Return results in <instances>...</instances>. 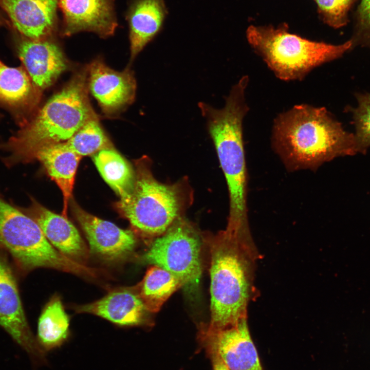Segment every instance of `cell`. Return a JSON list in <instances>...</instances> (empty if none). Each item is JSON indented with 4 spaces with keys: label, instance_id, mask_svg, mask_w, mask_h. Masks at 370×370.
<instances>
[{
    "label": "cell",
    "instance_id": "1",
    "mask_svg": "<svg viewBox=\"0 0 370 370\" xmlns=\"http://www.w3.org/2000/svg\"><path fill=\"white\" fill-rule=\"evenodd\" d=\"M203 239L210 253V329H221L247 318L257 295L255 273L259 253L252 235L227 229Z\"/></svg>",
    "mask_w": 370,
    "mask_h": 370
},
{
    "label": "cell",
    "instance_id": "2",
    "mask_svg": "<svg viewBox=\"0 0 370 370\" xmlns=\"http://www.w3.org/2000/svg\"><path fill=\"white\" fill-rule=\"evenodd\" d=\"M271 145L289 172L317 171L335 158L359 152L355 136L324 107L296 105L274 120Z\"/></svg>",
    "mask_w": 370,
    "mask_h": 370
},
{
    "label": "cell",
    "instance_id": "3",
    "mask_svg": "<svg viewBox=\"0 0 370 370\" xmlns=\"http://www.w3.org/2000/svg\"><path fill=\"white\" fill-rule=\"evenodd\" d=\"M247 86L243 81L235 84L221 109L202 102L198 104L202 116L206 119L207 129L228 187L229 212L226 228L242 232H251L243 128L244 118L249 110L245 98Z\"/></svg>",
    "mask_w": 370,
    "mask_h": 370
},
{
    "label": "cell",
    "instance_id": "4",
    "mask_svg": "<svg viewBox=\"0 0 370 370\" xmlns=\"http://www.w3.org/2000/svg\"><path fill=\"white\" fill-rule=\"evenodd\" d=\"M85 75L73 78L10 139L5 146L10 154L5 160L8 164L33 160L39 149L66 141L96 118L88 100Z\"/></svg>",
    "mask_w": 370,
    "mask_h": 370
},
{
    "label": "cell",
    "instance_id": "5",
    "mask_svg": "<svg viewBox=\"0 0 370 370\" xmlns=\"http://www.w3.org/2000/svg\"><path fill=\"white\" fill-rule=\"evenodd\" d=\"M248 42L279 79L301 80L311 70L342 56L353 45L351 40L332 45L311 41L289 31L287 24L250 25Z\"/></svg>",
    "mask_w": 370,
    "mask_h": 370
},
{
    "label": "cell",
    "instance_id": "6",
    "mask_svg": "<svg viewBox=\"0 0 370 370\" xmlns=\"http://www.w3.org/2000/svg\"><path fill=\"white\" fill-rule=\"evenodd\" d=\"M135 181L129 198L117 207L133 228L146 238L164 233L182 216L190 199L185 180L165 184L153 175L151 162L143 157L135 163Z\"/></svg>",
    "mask_w": 370,
    "mask_h": 370
},
{
    "label": "cell",
    "instance_id": "7",
    "mask_svg": "<svg viewBox=\"0 0 370 370\" xmlns=\"http://www.w3.org/2000/svg\"><path fill=\"white\" fill-rule=\"evenodd\" d=\"M0 249L7 251L25 271L47 267L88 277L94 273V268L57 250L31 216L1 197Z\"/></svg>",
    "mask_w": 370,
    "mask_h": 370
},
{
    "label": "cell",
    "instance_id": "8",
    "mask_svg": "<svg viewBox=\"0 0 370 370\" xmlns=\"http://www.w3.org/2000/svg\"><path fill=\"white\" fill-rule=\"evenodd\" d=\"M203 242L197 229L181 216L153 240L143 259L171 272L184 285H194L202 272Z\"/></svg>",
    "mask_w": 370,
    "mask_h": 370
},
{
    "label": "cell",
    "instance_id": "9",
    "mask_svg": "<svg viewBox=\"0 0 370 370\" xmlns=\"http://www.w3.org/2000/svg\"><path fill=\"white\" fill-rule=\"evenodd\" d=\"M0 327L28 354L33 367L46 365V353L34 337L26 319L15 276L0 249Z\"/></svg>",
    "mask_w": 370,
    "mask_h": 370
},
{
    "label": "cell",
    "instance_id": "10",
    "mask_svg": "<svg viewBox=\"0 0 370 370\" xmlns=\"http://www.w3.org/2000/svg\"><path fill=\"white\" fill-rule=\"evenodd\" d=\"M199 338L206 351H214L230 370H263L250 336L247 318L226 327H201Z\"/></svg>",
    "mask_w": 370,
    "mask_h": 370
},
{
    "label": "cell",
    "instance_id": "11",
    "mask_svg": "<svg viewBox=\"0 0 370 370\" xmlns=\"http://www.w3.org/2000/svg\"><path fill=\"white\" fill-rule=\"evenodd\" d=\"M72 210L92 253L105 261L117 262L124 259L133 251L136 238L133 231L99 218L74 202Z\"/></svg>",
    "mask_w": 370,
    "mask_h": 370
},
{
    "label": "cell",
    "instance_id": "12",
    "mask_svg": "<svg viewBox=\"0 0 370 370\" xmlns=\"http://www.w3.org/2000/svg\"><path fill=\"white\" fill-rule=\"evenodd\" d=\"M58 7L63 36L89 31L105 38L113 34L118 25L114 0H58Z\"/></svg>",
    "mask_w": 370,
    "mask_h": 370
},
{
    "label": "cell",
    "instance_id": "13",
    "mask_svg": "<svg viewBox=\"0 0 370 370\" xmlns=\"http://www.w3.org/2000/svg\"><path fill=\"white\" fill-rule=\"evenodd\" d=\"M88 86L102 110L106 114L120 111L134 101L136 81L132 70L115 71L100 60L89 68Z\"/></svg>",
    "mask_w": 370,
    "mask_h": 370
},
{
    "label": "cell",
    "instance_id": "14",
    "mask_svg": "<svg viewBox=\"0 0 370 370\" xmlns=\"http://www.w3.org/2000/svg\"><path fill=\"white\" fill-rule=\"evenodd\" d=\"M0 7L23 38L46 39L57 29L58 0H0Z\"/></svg>",
    "mask_w": 370,
    "mask_h": 370
},
{
    "label": "cell",
    "instance_id": "15",
    "mask_svg": "<svg viewBox=\"0 0 370 370\" xmlns=\"http://www.w3.org/2000/svg\"><path fill=\"white\" fill-rule=\"evenodd\" d=\"M17 53L38 90L50 86L67 67L61 49L48 38L32 40L22 38L17 44Z\"/></svg>",
    "mask_w": 370,
    "mask_h": 370
},
{
    "label": "cell",
    "instance_id": "16",
    "mask_svg": "<svg viewBox=\"0 0 370 370\" xmlns=\"http://www.w3.org/2000/svg\"><path fill=\"white\" fill-rule=\"evenodd\" d=\"M26 211L57 250L80 264L86 261L88 249L77 229L67 217L50 211L34 200Z\"/></svg>",
    "mask_w": 370,
    "mask_h": 370
},
{
    "label": "cell",
    "instance_id": "17",
    "mask_svg": "<svg viewBox=\"0 0 370 370\" xmlns=\"http://www.w3.org/2000/svg\"><path fill=\"white\" fill-rule=\"evenodd\" d=\"M78 312L92 314L121 326L142 324L147 311L135 288L114 290L98 300L75 307Z\"/></svg>",
    "mask_w": 370,
    "mask_h": 370
},
{
    "label": "cell",
    "instance_id": "18",
    "mask_svg": "<svg viewBox=\"0 0 370 370\" xmlns=\"http://www.w3.org/2000/svg\"><path fill=\"white\" fill-rule=\"evenodd\" d=\"M168 11L164 0H132L126 13L131 61L160 32Z\"/></svg>",
    "mask_w": 370,
    "mask_h": 370
},
{
    "label": "cell",
    "instance_id": "19",
    "mask_svg": "<svg viewBox=\"0 0 370 370\" xmlns=\"http://www.w3.org/2000/svg\"><path fill=\"white\" fill-rule=\"evenodd\" d=\"M81 158L67 147L64 142L43 146L33 156V159L42 163L48 176L60 189L63 196L62 215L66 217Z\"/></svg>",
    "mask_w": 370,
    "mask_h": 370
},
{
    "label": "cell",
    "instance_id": "20",
    "mask_svg": "<svg viewBox=\"0 0 370 370\" xmlns=\"http://www.w3.org/2000/svg\"><path fill=\"white\" fill-rule=\"evenodd\" d=\"M37 90L24 68L9 67L0 60V105L20 118L21 125L36 101Z\"/></svg>",
    "mask_w": 370,
    "mask_h": 370
},
{
    "label": "cell",
    "instance_id": "21",
    "mask_svg": "<svg viewBox=\"0 0 370 370\" xmlns=\"http://www.w3.org/2000/svg\"><path fill=\"white\" fill-rule=\"evenodd\" d=\"M93 160L102 177L119 196V201H126L135 181V170L130 164L112 147L94 154Z\"/></svg>",
    "mask_w": 370,
    "mask_h": 370
},
{
    "label": "cell",
    "instance_id": "22",
    "mask_svg": "<svg viewBox=\"0 0 370 370\" xmlns=\"http://www.w3.org/2000/svg\"><path fill=\"white\" fill-rule=\"evenodd\" d=\"M70 320L61 298L53 297L43 309L38 323L37 341L46 352L61 347L68 340Z\"/></svg>",
    "mask_w": 370,
    "mask_h": 370
},
{
    "label": "cell",
    "instance_id": "23",
    "mask_svg": "<svg viewBox=\"0 0 370 370\" xmlns=\"http://www.w3.org/2000/svg\"><path fill=\"white\" fill-rule=\"evenodd\" d=\"M183 285L182 282L171 272L153 265L135 289L146 310L156 312L175 291Z\"/></svg>",
    "mask_w": 370,
    "mask_h": 370
},
{
    "label": "cell",
    "instance_id": "24",
    "mask_svg": "<svg viewBox=\"0 0 370 370\" xmlns=\"http://www.w3.org/2000/svg\"><path fill=\"white\" fill-rule=\"evenodd\" d=\"M64 143L81 157L94 155L102 150L111 147L110 142L97 118L87 122Z\"/></svg>",
    "mask_w": 370,
    "mask_h": 370
},
{
    "label": "cell",
    "instance_id": "25",
    "mask_svg": "<svg viewBox=\"0 0 370 370\" xmlns=\"http://www.w3.org/2000/svg\"><path fill=\"white\" fill-rule=\"evenodd\" d=\"M321 20L334 28L345 25L347 13L357 0H313Z\"/></svg>",
    "mask_w": 370,
    "mask_h": 370
},
{
    "label": "cell",
    "instance_id": "26",
    "mask_svg": "<svg viewBox=\"0 0 370 370\" xmlns=\"http://www.w3.org/2000/svg\"><path fill=\"white\" fill-rule=\"evenodd\" d=\"M357 100L353 111L355 136L359 152L363 153L370 146V94L358 95Z\"/></svg>",
    "mask_w": 370,
    "mask_h": 370
},
{
    "label": "cell",
    "instance_id": "27",
    "mask_svg": "<svg viewBox=\"0 0 370 370\" xmlns=\"http://www.w3.org/2000/svg\"><path fill=\"white\" fill-rule=\"evenodd\" d=\"M357 34L358 40L370 47V0H362L357 11Z\"/></svg>",
    "mask_w": 370,
    "mask_h": 370
},
{
    "label": "cell",
    "instance_id": "28",
    "mask_svg": "<svg viewBox=\"0 0 370 370\" xmlns=\"http://www.w3.org/2000/svg\"><path fill=\"white\" fill-rule=\"evenodd\" d=\"M207 354L211 360L212 370H230L216 353L208 351Z\"/></svg>",
    "mask_w": 370,
    "mask_h": 370
},
{
    "label": "cell",
    "instance_id": "29",
    "mask_svg": "<svg viewBox=\"0 0 370 370\" xmlns=\"http://www.w3.org/2000/svg\"><path fill=\"white\" fill-rule=\"evenodd\" d=\"M5 20L3 17L0 15V27L4 25Z\"/></svg>",
    "mask_w": 370,
    "mask_h": 370
}]
</instances>
